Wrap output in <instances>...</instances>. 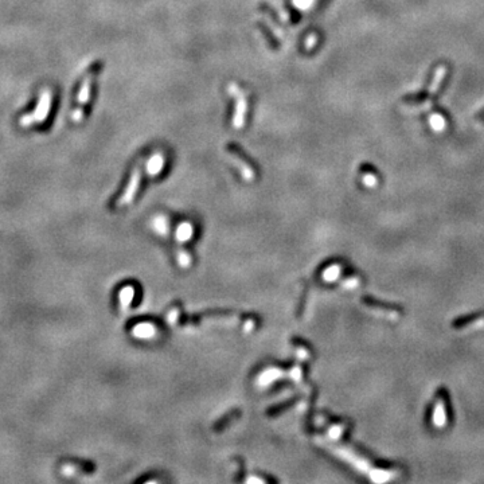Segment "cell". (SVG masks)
<instances>
[{
  "label": "cell",
  "instance_id": "obj_1",
  "mask_svg": "<svg viewBox=\"0 0 484 484\" xmlns=\"http://www.w3.org/2000/svg\"><path fill=\"white\" fill-rule=\"evenodd\" d=\"M51 101V90H50V89H43V90L40 92L39 101H38V104H36L35 111L20 117L19 124L22 125V127H24V128H27V127H30V125L32 124H40V123H43V121L47 119L48 113H50Z\"/></svg>",
  "mask_w": 484,
  "mask_h": 484
},
{
  "label": "cell",
  "instance_id": "obj_2",
  "mask_svg": "<svg viewBox=\"0 0 484 484\" xmlns=\"http://www.w3.org/2000/svg\"><path fill=\"white\" fill-rule=\"evenodd\" d=\"M229 92L236 98V112H234V117H233V125L236 128H241L245 123V115H246V111H248V102H246L244 93L241 92L240 88L236 84H230Z\"/></svg>",
  "mask_w": 484,
  "mask_h": 484
},
{
  "label": "cell",
  "instance_id": "obj_3",
  "mask_svg": "<svg viewBox=\"0 0 484 484\" xmlns=\"http://www.w3.org/2000/svg\"><path fill=\"white\" fill-rule=\"evenodd\" d=\"M139 183H140V171H139V168H136V170L133 171L132 178L129 180L128 187L125 190L124 195H123V198L120 199L119 204L123 206V204L125 203H129V202L133 199V196H135V194H136L137 191V187H139Z\"/></svg>",
  "mask_w": 484,
  "mask_h": 484
},
{
  "label": "cell",
  "instance_id": "obj_4",
  "mask_svg": "<svg viewBox=\"0 0 484 484\" xmlns=\"http://www.w3.org/2000/svg\"><path fill=\"white\" fill-rule=\"evenodd\" d=\"M90 90H92V76H88L82 82L80 92H78V106L82 108L85 104H88L89 97H90Z\"/></svg>",
  "mask_w": 484,
  "mask_h": 484
},
{
  "label": "cell",
  "instance_id": "obj_5",
  "mask_svg": "<svg viewBox=\"0 0 484 484\" xmlns=\"http://www.w3.org/2000/svg\"><path fill=\"white\" fill-rule=\"evenodd\" d=\"M164 167V157L162 153H155L147 163V172L149 175H157Z\"/></svg>",
  "mask_w": 484,
  "mask_h": 484
},
{
  "label": "cell",
  "instance_id": "obj_6",
  "mask_svg": "<svg viewBox=\"0 0 484 484\" xmlns=\"http://www.w3.org/2000/svg\"><path fill=\"white\" fill-rule=\"evenodd\" d=\"M229 157H230V159L233 160V163L236 164L237 167L240 168L241 171H242V175H244L246 179H252L253 178L252 168L249 167L248 164L242 163V160H241L238 155H236V153H229Z\"/></svg>",
  "mask_w": 484,
  "mask_h": 484
},
{
  "label": "cell",
  "instance_id": "obj_7",
  "mask_svg": "<svg viewBox=\"0 0 484 484\" xmlns=\"http://www.w3.org/2000/svg\"><path fill=\"white\" fill-rule=\"evenodd\" d=\"M192 226L190 224H182L176 230V236L179 241H187L191 238Z\"/></svg>",
  "mask_w": 484,
  "mask_h": 484
},
{
  "label": "cell",
  "instance_id": "obj_8",
  "mask_svg": "<svg viewBox=\"0 0 484 484\" xmlns=\"http://www.w3.org/2000/svg\"><path fill=\"white\" fill-rule=\"evenodd\" d=\"M133 332H135V336H137V338H149V336L152 335L153 330L148 324H140V326H137V327L135 328Z\"/></svg>",
  "mask_w": 484,
  "mask_h": 484
},
{
  "label": "cell",
  "instance_id": "obj_9",
  "mask_svg": "<svg viewBox=\"0 0 484 484\" xmlns=\"http://www.w3.org/2000/svg\"><path fill=\"white\" fill-rule=\"evenodd\" d=\"M132 297H133L132 288H124L120 292L121 304L124 305V307L129 305V304H131V301H132Z\"/></svg>",
  "mask_w": 484,
  "mask_h": 484
}]
</instances>
